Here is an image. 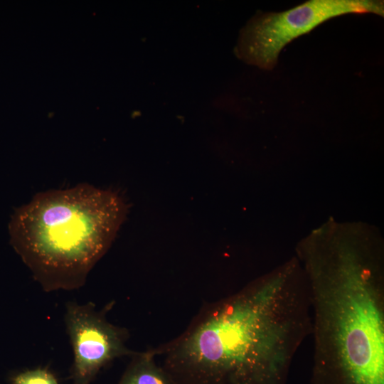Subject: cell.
<instances>
[{"instance_id":"6","label":"cell","mask_w":384,"mask_h":384,"mask_svg":"<svg viewBox=\"0 0 384 384\" xmlns=\"http://www.w3.org/2000/svg\"><path fill=\"white\" fill-rule=\"evenodd\" d=\"M154 357V351L136 352L117 384H174Z\"/></svg>"},{"instance_id":"5","label":"cell","mask_w":384,"mask_h":384,"mask_svg":"<svg viewBox=\"0 0 384 384\" xmlns=\"http://www.w3.org/2000/svg\"><path fill=\"white\" fill-rule=\"evenodd\" d=\"M105 312L92 302L66 304L65 324L73 351V384H91L110 362L136 353L125 344V330L109 322Z\"/></svg>"},{"instance_id":"1","label":"cell","mask_w":384,"mask_h":384,"mask_svg":"<svg viewBox=\"0 0 384 384\" xmlns=\"http://www.w3.org/2000/svg\"><path fill=\"white\" fill-rule=\"evenodd\" d=\"M309 289L297 259L201 312L164 349L174 384H287L311 334Z\"/></svg>"},{"instance_id":"4","label":"cell","mask_w":384,"mask_h":384,"mask_svg":"<svg viewBox=\"0 0 384 384\" xmlns=\"http://www.w3.org/2000/svg\"><path fill=\"white\" fill-rule=\"evenodd\" d=\"M349 14L383 16L384 3L375 0H310L282 12L254 16L240 32L235 53L247 64L272 70L282 50L330 18Z\"/></svg>"},{"instance_id":"3","label":"cell","mask_w":384,"mask_h":384,"mask_svg":"<svg viewBox=\"0 0 384 384\" xmlns=\"http://www.w3.org/2000/svg\"><path fill=\"white\" fill-rule=\"evenodd\" d=\"M128 209L119 193L87 183L41 192L12 215L10 242L44 291L78 289L110 247Z\"/></svg>"},{"instance_id":"2","label":"cell","mask_w":384,"mask_h":384,"mask_svg":"<svg viewBox=\"0 0 384 384\" xmlns=\"http://www.w3.org/2000/svg\"><path fill=\"white\" fill-rule=\"evenodd\" d=\"M314 341L311 384H384V271L380 243L315 237L299 249Z\"/></svg>"},{"instance_id":"7","label":"cell","mask_w":384,"mask_h":384,"mask_svg":"<svg viewBox=\"0 0 384 384\" xmlns=\"http://www.w3.org/2000/svg\"><path fill=\"white\" fill-rule=\"evenodd\" d=\"M11 384H59L55 376L45 368L21 371L11 377Z\"/></svg>"}]
</instances>
